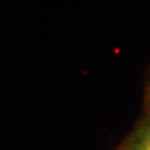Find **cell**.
Instances as JSON below:
<instances>
[{
    "label": "cell",
    "instance_id": "2",
    "mask_svg": "<svg viewBox=\"0 0 150 150\" xmlns=\"http://www.w3.org/2000/svg\"><path fill=\"white\" fill-rule=\"evenodd\" d=\"M148 99H149V105H150V88H149V95H148ZM150 111V110H149Z\"/></svg>",
    "mask_w": 150,
    "mask_h": 150
},
{
    "label": "cell",
    "instance_id": "1",
    "mask_svg": "<svg viewBox=\"0 0 150 150\" xmlns=\"http://www.w3.org/2000/svg\"><path fill=\"white\" fill-rule=\"evenodd\" d=\"M118 150H150V111L137 124Z\"/></svg>",
    "mask_w": 150,
    "mask_h": 150
}]
</instances>
